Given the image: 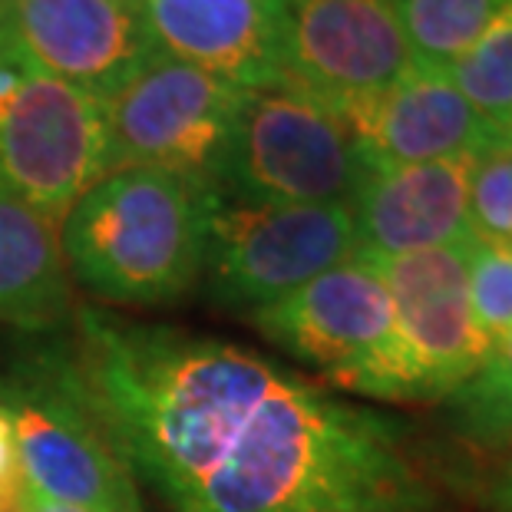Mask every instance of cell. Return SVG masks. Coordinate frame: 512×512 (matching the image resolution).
Here are the masks:
<instances>
[{
	"mask_svg": "<svg viewBox=\"0 0 512 512\" xmlns=\"http://www.w3.org/2000/svg\"><path fill=\"white\" fill-rule=\"evenodd\" d=\"M446 400L463 437L479 446H503L512 440V331Z\"/></svg>",
	"mask_w": 512,
	"mask_h": 512,
	"instance_id": "obj_18",
	"label": "cell"
},
{
	"mask_svg": "<svg viewBox=\"0 0 512 512\" xmlns=\"http://www.w3.org/2000/svg\"><path fill=\"white\" fill-rule=\"evenodd\" d=\"M106 176V113L0 37V192L53 222Z\"/></svg>",
	"mask_w": 512,
	"mask_h": 512,
	"instance_id": "obj_5",
	"label": "cell"
},
{
	"mask_svg": "<svg viewBox=\"0 0 512 512\" xmlns=\"http://www.w3.org/2000/svg\"><path fill=\"white\" fill-rule=\"evenodd\" d=\"M509 0H394L413 57L446 70L479 40Z\"/></svg>",
	"mask_w": 512,
	"mask_h": 512,
	"instance_id": "obj_16",
	"label": "cell"
},
{
	"mask_svg": "<svg viewBox=\"0 0 512 512\" xmlns=\"http://www.w3.org/2000/svg\"><path fill=\"white\" fill-rule=\"evenodd\" d=\"M86 390L172 512H427L403 427L248 347L76 314Z\"/></svg>",
	"mask_w": 512,
	"mask_h": 512,
	"instance_id": "obj_1",
	"label": "cell"
},
{
	"mask_svg": "<svg viewBox=\"0 0 512 512\" xmlns=\"http://www.w3.org/2000/svg\"><path fill=\"white\" fill-rule=\"evenodd\" d=\"M446 76L466 103L512 143V0L473 47L446 67Z\"/></svg>",
	"mask_w": 512,
	"mask_h": 512,
	"instance_id": "obj_17",
	"label": "cell"
},
{
	"mask_svg": "<svg viewBox=\"0 0 512 512\" xmlns=\"http://www.w3.org/2000/svg\"><path fill=\"white\" fill-rule=\"evenodd\" d=\"M417 67L394 0H288L281 73L337 116L387 93Z\"/></svg>",
	"mask_w": 512,
	"mask_h": 512,
	"instance_id": "obj_10",
	"label": "cell"
},
{
	"mask_svg": "<svg viewBox=\"0 0 512 512\" xmlns=\"http://www.w3.org/2000/svg\"><path fill=\"white\" fill-rule=\"evenodd\" d=\"M473 166L476 156H456L364 169L351 199L357 255H410L470 242Z\"/></svg>",
	"mask_w": 512,
	"mask_h": 512,
	"instance_id": "obj_13",
	"label": "cell"
},
{
	"mask_svg": "<svg viewBox=\"0 0 512 512\" xmlns=\"http://www.w3.org/2000/svg\"><path fill=\"white\" fill-rule=\"evenodd\" d=\"M73 314L60 225L0 192V321L50 331Z\"/></svg>",
	"mask_w": 512,
	"mask_h": 512,
	"instance_id": "obj_15",
	"label": "cell"
},
{
	"mask_svg": "<svg viewBox=\"0 0 512 512\" xmlns=\"http://www.w3.org/2000/svg\"><path fill=\"white\" fill-rule=\"evenodd\" d=\"M7 34V24H4V14H0V37Z\"/></svg>",
	"mask_w": 512,
	"mask_h": 512,
	"instance_id": "obj_24",
	"label": "cell"
},
{
	"mask_svg": "<svg viewBox=\"0 0 512 512\" xmlns=\"http://www.w3.org/2000/svg\"><path fill=\"white\" fill-rule=\"evenodd\" d=\"M364 169H397L512 146L479 116L440 67L417 63L387 93L344 116Z\"/></svg>",
	"mask_w": 512,
	"mask_h": 512,
	"instance_id": "obj_12",
	"label": "cell"
},
{
	"mask_svg": "<svg viewBox=\"0 0 512 512\" xmlns=\"http://www.w3.org/2000/svg\"><path fill=\"white\" fill-rule=\"evenodd\" d=\"M463 245L410 255H357L377 271L394 304L387 403L443 400L486 361L489 347L473 321Z\"/></svg>",
	"mask_w": 512,
	"mask_h": 512,
	"instance_id": "obj_8",
	"label": "cell"
},
{
	"mask_svg": "<svg viewBox=\"0 0 512 512\" xmlns=\"http://www.w3.org/2000/svg\"><path fill=\"white\" fill-rule=\"evenodd\" d=\"M470 219L476 232L512 242V146L476 159L470 179Z\"/></svg>",
	"mask_w": 512,
	"mask_h": 512,
	"instance_id": "obj_20",
	"label": "cell"
},
{
	"mask_svg": "<svg viewBox=\"0 0 512 512\" xmlns=\"http://www.w3.org/2000/svg\"><path fill=\"white\" fill-rule=\"evenodd\" d=\"M357 258L354 212L334 205L215 202L202 278L215 304L255 314Z\"/></svg>",
	"mask_w": 512,
	"mask_h": 512,
	"instance_id": "obj_6",
	"label": "cell"
},
{
	"mask_svg": "<svg viewBox=\"0 0 512 512\" xmlns=\"http://www.w3.org/2000/svg\"><path fill=\"white\" fill-rule=\"evenodd\" d=\"M285 354L321 370L334 387L387 400L394 361V304L367 261L324 271L304 288L248 314Z\"/></svg>",
	"mask_w": 512,
	"mask_h": 512,
	"instance_id": "obj_9",
	"label": "cell"
},
{
	"mask_svg": "<svg viewBox=\"0 0 512 512\" xmlns=\"http://www.w3.org/2000/svg\"><path fill=\"white\" fill-rule=\"evenodd\" d=\"M7 427V417H4V410H0V430H4Z\"/></svg>",
	"mask_w": 512,
	"mask_h": 512,
	"instance_id": "obj_25",
	"label": "cell"
},
{
	"mask_svg": "<svg viewBox=\"0 0 512 512\" xmlns=\"http://www.w3.org/2000/svg\"><path fill=\"white\" fill-rule=\"evenodd\" d=\"M364 179L341 116L291 83L245 90L215 192L252 205H351Z\"/></svg>",
	"mask_w": 512,
	"mask_h": 512,
	"instance_id": "obj_4",
	"label": "cell"
},
{
	"mask_svg": "<svg viewBox=\"0 0 512 512\" xmlns=\"http://www.w3.org/2000/svg\"><path fill=\"white\" fill-rule=\"evenodd\" d=\"M493 506L499 512H512V460L503 466V473L493 483Z\"/></svg>",
	"mask_w": 512,
	"mask_h": 512,
	"instance_id": "obj_22",
	"label": "cell"
},
{
	"mask_svg": "<svg viewBox=\"0 0 512 512\" xmlns=\"http://www.w3.org/2000/svg\"><path fill=\"white\" fill-rule=\"evenodd\" d=\"M7 34L37 63L110 100L156 53L139 10L119 0H0Z\"/></svg>",
	"mask_w": 512,
	"mask_h": 512,
	"instance_id": "obj_11",
	"label": "cell"
},
{
	"mask_svg": "<svg viewBox=\"0 0 512 512\" xmlns=\"http://www.w3.org/2000/svg\"><path fill=\"white\" fill-rule=\"evenodd\" d=\"M463 252L476 331L483 334L486 347L493 351L512 331V242L473 232Z\"/></svg>",
	"mask_w": 512,
	"mask_h": 512,
	"instance_id": "obj_19",
	"label": "cell"
},
{
	"mask_svg": "<svg viewBox=\"0 0 512 512\" xmlns=\"http://www.w3.org/2000/svg\"><path fill=\"white\" fill-rule=\"evenodd\" d=\"M27 489L86 512H146L136 473L86 390L73 354L34 351L0 377Z\"/></svg>",
	"mask_w": 512,
	"mask_h": 512,
	"instance_id": "obj_3",
	"label": "cell"
},
{
	"mask_svg": "<svg viewBox=\"0 0 512 512\" xmlns=\"http://www.w3.org/2000/svg\"><path fill=\"white\" fill-rule=\"evenodd\" d=\"M20 512H86V509L53 503V499L34 493V489H27V483H24V493H20Z\"/></svg>",
	"mask_w": 512,
	"mask_h": 512,
	"instance_id": "obj_21",
	"label": "cell"
},
{
	"mask_svg": "<svg viewBox=\"0 0 512 512\" xmlns=\"http://www.w3.org/2000/svg\"><path fill=\"white\" fill-rule=\"evenodd\" d=\"M119 4H126V7H133V10H136V7H139V0H119Z\"/></svg>",
	"mask_w": 512,
	"mask_h": 512,
	"instance_id": "obj_23",
	"label": "cell"
},
{
	"mask_svg": "<svg viewBox=\"0 0 512 512\" xmlns=\"http://www.w3.org/2000/svg\"><path fill=\"white\" fill-rule=\"evenodd\" d=\"M242 96V86L156 50L103 100L106 172L162 169L215 189Z\"/></svg>",
	"mask_w": 512,
	"mask_h": 512,
	"instance_id": "obj_7",
	"label": "cell"
},
{
	"mask_svg": "<svg viewBox=\"0 0 512 512\" xmlns=\"http://www.w3.org/2000/svg\"><path fill=\"white\" fill-rule=\"evenodd\" d=\"M288 0H139L156 50L189 67L258 90L285 83L281 37Z\"/></svg>",
	"mask_w": 512,
	"mask_h": 512,
	"instance_id": "obj_14",
	"label": "cell"
},
{
	"mask_svg": "<svg viewBox=\"0 0 512 512\" xmlns=\"http://www.w3.org/2000/svg\"><path fill=\"white\" fill-rule=\"evenodd\" d=\"M215 202L212 185L176 172H106L60 222L67 271L103 301H179L202 278Z\"/></svg>",
	"mask_w": 512,
	"mask_h": 512,
	"instance_id": "obj_2",
	"label": "cell"
}]
</instances>
